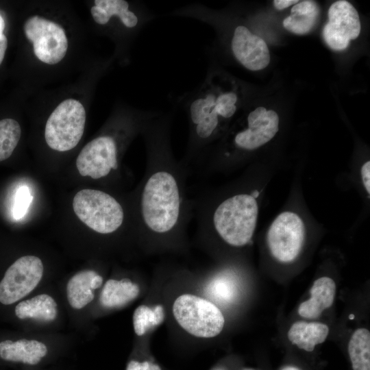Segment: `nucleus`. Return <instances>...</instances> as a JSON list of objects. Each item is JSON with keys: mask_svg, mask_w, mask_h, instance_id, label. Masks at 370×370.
<instances>
[{"mask_svg": "<svg viewBox=\"0 0 370 370\" xmlns=\"http://www.w3.org/2000/svg\"><path fill=\"white\" fill-rule=\"evenodd\" d=\"M173 110L161 111L142 133L146 154L143 177L134 195L133 224L145 238L170 241L184 234L194 216L187 189L190 169L171 144Z\"/></svg>", "mask_w": 370, "mask_h": 370, "instance_id": "obj_1", "label": "nucleus"}, {"mask_svg": "<svg viewBox=\"0 0 370 370\" xmlns=\"http://www.w3.org/2000/svg\"><path fill=\"white\" fill-rule=\"evenodd\" d=\"M193 217L201 235L212 232L234 247L251 241L258 214L251 192H237L218 200L201 194L193 199Z\"/></svg>", "mask_w": 370, "mask_h": 370, "instance_id": "obj_2", "label": "nucleus"}, {"mask_svg": "<svg viewBox=\"0 0 370 370\" xmlns=\"http://www.w3.org/2000/svg\"><path fill=\"white\" fill-rule=\"evenodd\" d=\"M73 208L84 224L101 234H113L125 222L124 206L112 195L101 190L78 191L73 200Z\"/></svg>", "mask_w": 370, "mask_h": 370, "instance_id": "obj_3", "label": "nucleus"}, {"mask_svg": "<svg viewBox=\"0 0 370 370\" xmlns=\"http://www.w3.org/2000/svg\"><path fill=\"white\" fill-rule=\"evenodd\" d=\"M173 313L179 325L197 337L212 338L222 331L225 319L219 308L204 298L184 294L174 301Z\"/></svg>", "mask_w": 370, "mask_h": 370, "instance_id": "obj_4", "label": "nucleus"}, {"mask_svg": "<svg viewBox=\"0 0 370 370\" xmlns=\"http://www.w3.org/2000/svg\"><path fill=\"white\" fill-rule=\"evenodd\" d=\"M86 112L77 100L62 101L48 118L45 138L48 146L58 151L73 149L81 140L85 127Z\"/></svg>", "mask_w": 370, "mask_h": 370, "instance_id": "obj_5", "label": "nucleus"}, {"mask_svg": "<svg viewBox=\"0 0 370 370\" xmlns=\"http://www.w3.org/2000/svg\"><path fill=\"white\" fill-rule=\"evenodd\" d=\"M120 143L113 134H105L88 143L76 160L82 176L93 180L106 178L119 169Z\"/></svg>", "mask_w": 370, "mask_h": 370, "instance_id": "obj_6", "label": "nucleus"}, {"mask_svg": "<svg viewBox=\"0 0 370 370\" xmlns=\"http://www.w3.org/2000/svg\"><path fill=\"white\" fill-rule=\"evenodd\" d=\"M24 32L33 43L35 56L42 62L55 64L65 56L68 40L64 29L58 23L35 15L25 23Z\"/></svg>", "mask_w": 370, "mask_h": 370, "instance_id": "obj_7", "label": "nucleus"}, {"mask_svg": "<svg viewBox=\"0 0 370 370\" xmlns=\"http://www.w3.org/2000/svg\"><path fill=\"white\" fill-rule=\"evenodd\" d=\"M305 238V226L300 217L284 212L271 223L267 233V243L273 256L288 263L299 254Z\"/></svg>", "mask_w": 370, "mask_h": 370, "instance_id": "obj_8", "label": "nucleus"}, {"mask_svg": "<svg viewBox=\"0 0 370 370\" xmlns=\"http://www.w3.org/2000/svg\"><path fill=\"white\" fill-rule=\"evenodd\" d=\"M41 260L34 256L17 259L5 271L0 282V302L12 304L32 292L43 274Z\"/></svg>", "mask_w": 370, "mask_h": 370, "instance_id": "obj_9", "label": "nucleus"}, {"mask_svg": "<svg viewBox=\"0 0 370 370\" xmlns=\"http://www.w3.org/2000/svg\"><path fill=\"white\" fill-rule=\"evenodd\" d=\"M247 127L232 135L231 145L235 153L255 150L270 141L279 130V116L273 110L260 106L249 112Z\"/></svg>", "mask_w": 370, "mask_h": 370, "instance_id": "obj_10", "label": "nucleus"}, {"mask_svg": "<svg viewBox=\"0 0 370 370\" xmlns=\"http://www.w3.org/2000/svg\"><path fill=\"white\" fill-rule=\"evenodd\" d=\"M90 13L98 25H103L111 18L122 27L136 33L157 17L147 4L132 5L125 0H95Z\"/></svg>", "mask_w": 370, "mask_h": 370, "instance_id": "obj_11", "label": "nucleus"}, {"mask_svg": "<svg viewBox=\"0 0 370 370\" xmlns=\"http://www.w3.org/2000/svg\"><path fill=\"white\" fill-rule=\"evenodd\" d=\"M328 21L323 29V37L333 50L345 49L352 40L360 33L361 24L358 12L345 0L333 3L328 10Z\"/></svg>", "mask_w": 370, "mask_h": 370, "instance_id": "obj_12", "label": "nucleus"}, {"mask_svg": "<svg viewBox=\"0 0 370 370\" xmlns=\"http://www.w3.org/2000/svg\"><path fill=\"white\" fill-rule=\"evenodd\" d=\"M228 42L235 60L247 70L260 71L269 65L270 53L265 41L245 25H235Z\"/></svg>", "mask_w": 370, "mask_h": 370, "instance_id": "obj_13", "label": "nucleus"}, {"mask_svg": "<svg viewBox=\"0 0 370 370\" xmlns=\"http://www.w3.org/2000/svg\"><path fill=\"white\" fill-rule=\"evenodd\" d=\"M310 297L299 306L298 313L304 318L314 319L333 304L336 293L334 281L329 277L317 279L310 291Z\"/></svg>", "mask_w": 370, "mask_h": 370, "instance_id": "obj_14", "label": "nucleus"}, {"mask_svg": "<svg viewBox=\"0 0 370 370\" xmlns=\"http://www.w3.org/2000/svg\"><path fill=\"white\" fill-rule=\"evenodd\" d=\"M47 354L46 345L36 340H5L0 343V357L8 361L34 365Z\"/></svg>", "mask_w": 370, "mask_h": 370, "instance_id": "obj_15", "label": "nucleus"}, {"mask_svg": "<svg viewBox=\"0 0 370 370\" xmlns=\"http://www.w3.org/2000/svg\"><path fill=\"white\" fill-rule=\"evenodd\" d=\"M328 333L329 328L324 323L299 321L289 328L288 338L299 349L312 352L317 345L325 341Z\"/></svg>", "mask_w": 370, "mask_h": 370, "instance_id": "obj_16", "label": "nucleus"}, {"mask_svg": "<svg viewBox=\"0 0 370 370\" xmlns=\"http://www.w3.org/2000/svg\"><path fill=\"white\" fill-rule=\"evenodd\" d=\"M319 14V8L314 1H298L291 10V14L283 21V26L295 34L308 33L315 25Z\"/></svg>", "mask_w": 370, "mask_h": 370, "instance_id": "obj_17", "label": "nucleus"}, {"mask_svg": "<svg viewBox=\"0 0 370 370\" xmlns=\"http://www.w3.org/2000/svg\"><path fill=\"white\" fill-rule=\"evenodd\" d=\"M139 291L138 286L130 279H110L105 284L99 301L106 308L123 306L136 298Z\"/></svg>", "mask_w": 370, "mask_h": 370, "instance_id": "obj_18", "label": "nucleus"}, {"mask_svg": "<svg viewBox=\"0 0 370 370\" xmlns=\"http://www.w3.org/2000/svg\"><path fill=\"white\" fill-rule=\"evenodd\" d=\"M14 312L21 319L30 318L44 321H53L58 314L55 300L47 294L38 295L21 301L16 306Z\"/></svg>", "mask_w": 370, "mask_h": 370, "instance_id": "obj_19", "label": "nucleus"}, {"mask_svg": "<svg viewBox=\"0 0 370 370\" xmlns=\"http://www.w3.org/2000/svg\"><path fill=\"white\" fill-rule=\"evenodd\" d=\"M97 273L92 270H84L77 273L66 285L67 299L69 304L75 309H81L94 299L90 282Z\"/></svg>", "mask_w": 370, "mask_h": 370, "instance_id": "obj_20", "label": "nucleus"}, {"mask_svg": "<svg viewBox=\"0 0 370 370\" xmlns=\"http://www.w3.org/2000/svg\"><path fill=\"white\" fill-rule=\"evenodd\" d=\"M348 353L354 370H370V332L357 329L348 343Z\"/></svg>", "mask_w": 370, "mask_h": 370, "instance_id": "obj_21", "label": "nucleus"}, {"mask_svg": "<svg viewBox=\"0 0 370 370\" xmlns=\"http://www.w3.org/2000/svg\"><path fill=\"white\" fill-rule=\"evenodd\" d=\"M209 283L208 292L217 301L227 304L235 299L237 292L236 280L230 271L219 273Z\"/></svg>", "mask_w": 370, "mask_h": 370, "instance_id": "obj_22", "label": "nucleus"}, {"mask_svg": "<svg viewBox=\"0 0 370 370\" xmlns=\"http://www.w3.org/2000/svg\"><path fill=\"white\" fill-rule=\"evenodd\" d=\"M21 134L19 123L12 119L0 121V162L8 159L17 146Z\"/></svg>", "mask_w": 370, "mask_h": 370, "instance_id": "obj_23", "label": "nucleus"}, {"mask_svg": "<svg viewBox=\"0 0 370 370\" xmlns=\"http://www.w3.org/2000/svg\"><path fill=\"white\" fill-rule=\"evenodd\" d=\"M163 320L164 310L162 306H156L153 310L146 306H140L133 315L134 332L138 336H142L148 330L160 324Z\"/></svg>", "mask_w": 370, "mask_h": 370, "instance_id": "obj_24", "label": "nucleus"}, {"mask_svg": "<svg viewBox=\"0 0 370 370\" xmlns=\"http://www.w3.org/2000/svg\"><path fill=\"white\" fill-rule=\"evenodd\" d=\"M32 198L30 190L27 186H21L16 190L13 206V216L16 219H19L25 216Z\"/></svg>", "mask_w": 370, "mask_h": 370, "instance_id": "obj_25", "label": "nucleus"}, {"mask_svg": "<svg viewBox=\"0 0 370 370\" xmlns=\"http://www.w3.org/2000/svg\"><path fill=\"white\" fill-rule=\"evenodd\" d=\"M126 370H161V369L158 365L147 361L139 362L132 360L128 363Z\"/></svg>", "mask_w": 370, "mask_h": 370, "instance_id": "obj_26", "label": "nucleus"}, {"mask_svg": "<svg viewBox=\"0 0 370 370\" xmlns=\"http://www.w3.org/2000/svg\"><path fill=\"white\" fill-rule=\"evenodd\" d=\"M361 176L364 186L368 193L370 194V162H366L361 167Z\"/></svg>", "mask_w": 370, "mask_h": 370, "instance_id": "obj_27", "label": "nucleus"}, {"mask_svg": "<svg viewBox=\"0 0 370 370\" xmlns=\"http://www.w3.org/2000/svg\"><path fill=\"white\" fill-rule=\"evenodd\" d=\"M298 1L297 0H275L273 5L277 10H282L296 4Z\"/></svg>", "mask_w": 370, "mask_h": 370, "instance_id": "obj_28", "label": "nucleus"}, {"mask_svg": "<svg viewBox=\"0 0 370 370\" xmlns=\"http://www.w3.org/2000/svg\"><path fill=\"white\" fill-rule=\"evenodd\" d=\"M8 47V40L4 34L0 36V64H1Z\"/></svg>", "mask_w": 370, "mask_h": 370, "instance_id": "obj_29", "label": "nucleus"}, {"mask_svg": "<svg viewBox=\"0 0 370 370\" xmlns=\"http://www.w3.org/2000/svg\"><path fill=\"white\" fill-rule=\"evenodd\" d=\"M103 282V278L101 275L97 274L91 280L90 287L92 290L99 288Z\"/></svg>", "mask_w": 370, "mask_h": 370, "instance_id": "obj_30", "label": "nucleus"}, {"mask_svg": "<svg viewBox=\"0 0 370 370\" xmlns=\"http://www.w3.org/2000/svg\"><path fill=\"white\" fill-rule=\"evenodd\" d=\"M5 27V22L3 17L0 15V36L3 34V30Z\"/></svg>", "mask_w": 370, "mask_h": 370, "instance_id": "obj_31", "label": "nucleus"}, {"mask_svg": "<svg viewBox=\"0 0 370 370\" xmlns=\"http://www.w3.org/2000/svg\"><path fill=\"white\" fill-rule=\"evenodd\" d=\"M282 370H299V369L295 367L288 366V367H284Z\"/></svg>", "mask_w": 370, "mask_h": 370, "instance_id": "obj_32", "label": "nucleus"}, {"mask_svg": "<svg viewBox=\"0 0 370 370\" xmlns=\"http://www.w3.org/2000/svg\"><path fill=\"white\" fill-rule=\"evenodd\" d=\"M245 370H252V369H245Z\"/></svg>", "mask_w": 370, "mask_h": 370, "instance_id": "obj_33", "label": "nucleus"}, {"mask_svg": "<svg viewBox=\"0 0 370 370\" xmlns=\"http://www.w3.org/2000/svg\"><path fill=\"white\" fill-rule=\"evenodd\" d=\"M215 370H221V369H215Z\"/></svg>", "mask_w": 370, "mask_h": 370, "instance_id": "obj_34", "label": "nucleus"}]
</instances>
